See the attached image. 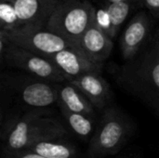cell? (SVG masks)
<instances>
[{"label":"cell","instance_id":"8992f818","mask_svg":"<svg viewBox=\"0 0 159 158\" xmlns=\"http://www.w3.org/2000/svg\"><path fill=\"white\" fill-rule=\"evenodd\" d=\"M0 62L2 68L6 66L16 69L55 84L66 81L57 66L48 59L11 43Z\"/></svg>","mask_w":159,"mask_h":158},{"label":"cell","instance_id":"5b68a950","mask_svg":"<svg viewBox=\"0 0 159 158\" xmlns=\"http://www.w3.org/2000/svg\"><path fill=\"white\" fill-rule=\"evenodd\" d=\"M94 9L89 0H60L45 29L61 36L81 52L80 40L92 21Z\"/></svg>","mask_w":159,"mask_h":158},{"label":"cell","instance_id":"e0dca14e","mask_svg":"<svg viewBox=\"0 0 159 158\" xmlns=\"http://www.w3.org/2000/svg\"><path fill=\"white\" fill-rule=\"evenodd\" d=\"M20 27V21L11 0H0V30L7 32Z\"/></svg>","mask_w":159,"mask_h":158},{"label":"cell","instance_id":"9a60e30c","mask_svg":"<svg viewBox=\"0 0 159 158\" xmlns=\"http://www.w3.org/2000/svg\"><path fill=\"white\" fill-rule=\"evenodd\" d=\"M69 129L81 140L89 142L96 129V120L82 114L73 113L65 109H60Z\"/></svg>","mask_w":159,"mask_h":158},{"label":"cell","instance_id":"7402d4cb","mask_svg":"<svg viewBox=\"0 0 159 158\" xmlns=\"http://www.w3.org/2000/svg\"><path fill=\"white\" fill-rule=\"evenodd\" d=\"M157 32H158V34H159V30H158V31H157Z\"/></svg>","mask_w":159,"mask_h":158},{"label":"cell","instance_id":"ffe728a7","mask_svg":"<svg viewBox=\"0 0 159 158\" xmlns=\"http://www.w3.org/2000/svg\"><path fill=\"white\" fill-rule=\"evenodd\" d=\"M1 158H45L34 154L32 152L29 151H20V152H16L10 155H4L1 156Z\"/></svg>","mask_w":159,"mask_h":158},{"label":"cell","instance_id":"7a4b0ae2","mask_svg":"<svg viewBox=\"0 0 159 158\" xmlns=\"http://www.w3.org/2000/svg\"><path fill=\"white\" fill-rule=\"evenodd\" d=\"M158 31V30H157ZM132 60L113 69L118 86L139 99L159 117V34Z\"/></svg>","mask_w":159,"mask_h":158},{"label":"cell","instance_id":"2e32d148","mask_svg":"<svg viewBox=\"0 0 159 158\" xmlns=\"http://www.w3.org/2000/svg\"><path fill=\"white\" fill-rule=\"evenodd\" d=\"M107 10L110 15L111 23H112V32H113V39L117 35L120 28L123 23L127 20L130 11L138 7H141L139 3L131 2V1H123L116 3H108L104 0Z\"/></svg>","mask_w":159,"mask_h":158},{"label":"cell","instance_id":"277c9868","mask_svg":"<svg viewBox=\"0 0 159 158\" xmlns=\"http://www.w3.org/2000/svg\"><path fill=\"white\" fill-rule=\"evenodd\" d=\"M135 125L132 119L116 106L102 111L93 136L89 142L88 158H105L116 155L132 138Z\"/></svg>","mask_w":159,"mask_h":158},{"label":"cell","instance_id":"6da1fadb","mask_svg":"<svg viewBox=\"0 0 159 158\" xmlns=\"http://www.w3.org/2000/svg\"><path fill=\"white\" fill-rule=\"evenodd\" d=\"M57 84L21 71L0 75L1 121H17L24 114L57 105Z\"/></svg>","mask_w":159,"mask_h":158},{"label":"cell","instance_id":"30bf717a","mask_svg":"<svg viewBox=\"0 0 159 158\" xmlns=\"http://www.w3.org/2000/svg\"><path fill=\"white\" fill-rule=\"evenodd\" d=\"M48 59L57 66L66 80L76 78L89 73H102L103 68V65L94 63L73 47L60 51Z\"/></svg>","mask_w":159,"mask_h":158},{"label":"cell","instance_id":"9c48e42d","mask_svg":"<svg viewBox=\"0 0 159 158\" xmlns=\"http://www.w3.org/2000/svg\"><path fill=\"white\" fill-rule=\"evenodd\" d=\"M66 81L78 88L96 110L102 112L112 106L114 94L110 84L102 76V73H89Z\"/></svg>","mask_w":159,"mask_h":158},{"label":"cell","instance_id":"44dd1931","mask_svg":"<svg viewBox=\"0 0 159 158\" xmlns=\"http://www.w3.org/2000/svg\"><path fill=\"white\" fill-rule=\"evenodd\" d=\"M118 158H127V157H118Z\"/></svg>","mask_w":159,"mask_h":158},{"label":"cell","instance_id":"3957f363","mask_svg":"<svg viewBox=\"0 0 159 158\" xmlns=\"http://www.w3.org/2000/svg\"><path fill=\"white\" fill-rule=\"evenodd\" d=\"M50 108L35 109L24 114L12 127L0 134L2 156L26 150L39 142L63 139L67 129L53 118Z\"/></svg>","mask_w":159,"mask_h":158},{"label":"cell","instance_id":"8fae6325","mask_svg":"<svg viewBox=\"0 0 159 158\" xmlns=\"http://www.w3.org/2000/svg\"><path fill=\"white\" fill-rule=\"evenodd\" d=\"M17 10L20 27L43 29L60 0H11Z\"/></svg>","mask_w":159,"mask_h":158},{"label":"cell","instance_id":"7c38bea8","mask_svg":"<svg viewBox=\"0 0 159 158\" xmlns=\"http://www.w3.org/2000/svg\"><path fill=\"white\" fill-rule=\"evenodd\" d=\"M79 47L89 60L100 65L104 64L113 51V39L98 27L94 16L90 25L81 37Z\"/></svg>","mask_w":159,"mask_h":158},{"label":"cell","instance_id":"5bb4252c","mask_svg":"<svg viewBox=\"0 0 159 158\" xmlns=\"http://www.w3.org/2000/svg\"><path fill=\"white\" fill-rule=\"evenodd\" d=\"M23 151H29L45 158H82L78 147L64 138L42 142Z\"/></svg>","mask_w":159,"mask_h":158},{"label":"cell","instance_id":"52a82bcc","mask_svg":"<svg viewBox=\"0 0 159 158\" xmlns=\"http://www.w3.org/2000/svg\"><path fill=\"white\" fill-rule=\"evenodd\" d=\"M7 36L11 44L47 59L60 51L73 47L64 38L45 28L20 27L7 32Z\"/></svg>","mask_w":159,"mask_h":158},{"label":"cell","instance_id":"ba28073f","mask_svg":"<svg viewBox=\"0 0 159 158\" xmlns=\"http://www.w3.org/2000/svg\"><path fill=\"white\" fill-rule=\"evenodd\" d=\"M156 20L147 10H140L132 17L119 41L124 61H129L136 57L152 40L157 31Z\"/></svg>","mask_w":159,"mask_h":158},{"label":"cell","instance_id":"d6986e66","mask_svg":"<svg viewBox=\"0 0 159 158\" xmlns=\"http://www.w3.org/2000/svg\"><path fill=\"white\" fill-rule=\"evenodd\" d=\"M141 4L156 20H159V0H141Z\"/></svg>","mask_w":159,"mask_h":158},{"label":"cell","instance_id":"ac0fdd59","mask_svg":"<svg viewBox=\"0 0 159 158\" xmlns=\"http://www.w3.org/2000/svg\"><path fill=\"white\" fill-rule=\"evenodd\" d=\"M94 20L98 27L103 31L108 36L113 39V32H112V23L109 12L107 10L105 3L103 5L99 6L98 7H94Z\"/></svg>","mask_w":159,"mask_h":158},{"label":"cell","instance_id":"4fadbf2b","mask_svg":"<svg viewBox=\"0 0 159 158\" xmlns=\"http://www.w3.org/2000/svg\"><path fill=\"white\" fill-rule=\"evenodd\" d=\"M56 89L59 109H65L73 113L85 115L95 120L97 119V110L74 85L64 81L58 83Z\"/></svg>","mask_w":159,"mask_h":158}]
</instances>
